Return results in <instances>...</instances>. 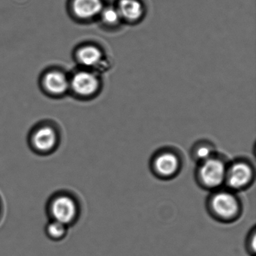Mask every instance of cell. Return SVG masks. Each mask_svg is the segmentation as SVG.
Returning a JSON list of instances; mask_svg holds the SVG:
<instances>
[{
	"label": "cell",
	"instance_id": "6da1fadb",
	"mask_svg": "<svg viewBox=\"0 0 256 256\" xmlns=\"http://www.w3.org/2000/svg\"><path fill=\"white\" fill-rule=\"evenodd\" d=\"M210 215L217 221L229 223L236 221L242 212V204L235 192L220 188L212 192L206 200Z\"/></svg>",
	"mask_w": 256,
	"mask_h": 256
},
{
	"label": "cell",
	"instance_id": "7a4b0ae2",
	"mask_svg": "<svg viewBox=\"0 0 256 256\" xmlns=\"http://www.w3.org/2000/svg\"><path fill=\"white\" fill-rule=\"evenodd\" d=\"M61 133L59 127L52 121H42L32 127L28 136V144L37 155L49 156L59 148Z\"/></svg>",
	"mask_w": 256,
	"mask_h": 256
},
{
	"label": "cell",
	"instance_id": "3957f363",
	"mask_svg": "<svg viewBox=\"0 0 256 256\" xmlns=\"http://www.w3.org/2000/svg\"><path fill=\"white\" fill-rule=\"evenodd\" d=\"M47 212L50 220L70 227L77 222L80 216V203L72 193L58 192L49 198Z\"/></svg>",
	"mask_w": 256,
	"mask_h": 256
},
{
	"label": "cell",
	"instance_id": "277c9868",
	"mask_svg": "<svg viewBox=\"0 0 256 256\" xmlns=\"http://www.w3.org/2000/svg\"><path fill=\"white\" fill-rule=\"evenodd\" d=\"M228 162L218 154L198 163L196 179L198 185L204 190L212 192L224 185Z\"/></svg>",
	"mask_w": 256,
	"mask_h": 256
},
{
	"label": "cell",
	"instance_id": "5b68a950",
	"mask_svg": "<svg viewBox=\"0 0 256 256\" xmlns=\"http://www.w3.org/2000/svg\"><path fill=\"white\" fill-rule=\"evenodd\" d=\"M254 179V167L244 158L228 163L224 185L232 191H241L250 187Z\"/></svg>",
	"mask_w": 256,
	"mask_h": 256
},
{
	"label": "cell",
	"instance_id": "8992f818",
	"mask_svg": "<svg viewBox=\"0 0 256 256\" xmlns=\"http://www.w3.org/2000/svg\"><path fill=\"white\" fill-rule=\"evenodd\" d=\"M182 167V160L175 150H160L156 152L150 162L151 170L156 178L170 180L179 174Z\"/></svg>",
	"mask_w": 256,
	"mask_h": 256
},
{
	"label": "cell",
	"instance_id": "52a82bcc",
	"mask_svg": "<svg viewBox=\"0 0 256 256\" xmlns=\"http://www.w3.org/2000/svg\"><path fill=\"white\" fill-rule=\"evenodd\" d=\"M70 84L74 94L82 98L94 96L100 88L98 76L89 71H80L76 73Z\"/></svg>",
	"mask_w": 256,
	"mask_h": 256
},
{
	"label": "cell",
	"instance_id": "ba28073f",
	"mask_svg": "<svg viewBox=\"0 0 256 256\" xmlns=\"http://www.w3.org/2000/svg\"><path fill=\"white\" fill-rule=\"evenodd\" d=\"M43 84L46 90L54 96L64 95L70 88V80L65 74L59 71L46 73Z\"/></svg>",
	"mask_w": 256,
	"mask_h": 256
},
{
	"label": "cell",
	"instance_id": "9c48e42d",
	"mask_svg": "<svg viewBox=\"0 0 256 256\" xmlns=\"http://www.w3.org/2000/svg\"><path fill=\"white\" fill-rule=\"evenodd\" d=\"M104 8L102 0H73L72 10L78 18L83 20L95 18Z\"/></svg>",
	"mask_w": 256,
	"mask_h": 256
},
{
	"label": "cell",
	"instance_id": "30bf717a",
	"mask_svg": "<svg viewBox=\"0 0 256 256\" xmlns=\"http://www.w3.org/2000/svg\"><path fill=\"white\" fill-rule=\"evenodd\" d=\"M121 18L130 22H134L142 18L144 10L139 0H120L116 6Z\"/></svg>",
	"mask_w": 256,
	"mask_h": 256
},
{
	"label": "cell",
	"instance_id": "8fae6325",
	"mask_svg": "<svg viewBox=\"0 0 256 256\" xmlns=\"http://www.w3.org/2000/svg\"><path fill=\"white\" fill-rule=\"evenodd\" d=\"M77 58L84 66L96 67L102 62L103 54L96 46H85L79 49Z\"/></svg>",
	"mask_w": 256,
	"mask_h": 256
},
{
	"label": "cell",
	"instance_id": "7c38bea8",
	"mask_svg": "<svg viewBox=\"0 0 256 256\" xmlns=\"http://www.w3.org/2000/svg\"><path fill=\"white\" fill-rule=\"evenodd\" d=\"M216 154L215 146L206 140H200L193 146L191 155L197 163L202 162Z\"/></svg>",
	"mask_w": 256,
	"mask_h": 256
},
{
	"label": "cell",
	"instance_id": "4fadbf2b",
	"mask_svg": "<svg viewBox=\"0 0 256 256\" xmlns=\"http://www.w3.org/2000/svg\"><path fill=\"white\" fill-rule=\"evenodd\" d=\"M68 227L59 222L50 220L46 226V234L54 241H60L66 236Z\"/></svg>",
	"mask_w": 256,
	"mask_h": 256
},
{
	"label": "cell",
	"instance_id": "5bb4252c",
	"mask_svg": "<svg viewBox=\"0 0 256 256\" xmlns=\"http://www.w3.org/2000/svg\"><path fill=\"white\" fill-rule=\"evenodd\" d=\"M103 22L108 26H116L122 20L116 7H107L103 8L101 14Z\"/></svg>",
	"mask_w": 256,
	"mask_h": 256
},
{
	"label": "cell",
	"instance_id": "9a60e30c",
	"mask_svg": "<svg viewBox=\"0 0 256 256\" xmlns=\"http://www.w3.org/2000/svg\"><path fill=\"white\" fill-rule=\"evenodd\" d=\"M246 250L250 256H256V228L252 229L246 241Z\"/></svg>",
	"mask_w": 256,
	"mask_h": 256
},
{
	"label": "cell",
	"instance_id": "2e32d148",
	"mask_svg": "<svg viewBox=\"0 0 256 256\" xmlns=\"http://www.w3.org/2000/svg\"><path fill=\"white\" fill-rule=\"evenodd\" d=\"M2 200H1V198H0V217L2 216Z\"/></svg>",
	"mask_w": 256,
	"mask_h": 256
}]
</instances>
